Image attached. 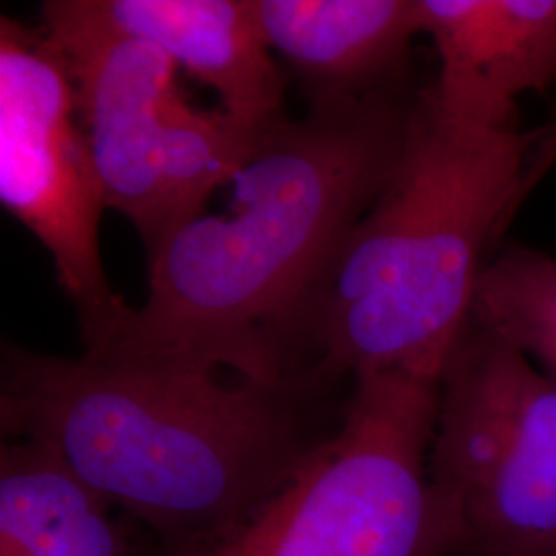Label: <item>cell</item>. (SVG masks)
I'll list each match as a JSON object with an SVG mask.
<instances>
[{
  "label": "cell",
  "mask_w": 556,
  "mask_h": 556,
  "mask_svg": "<svg viewBox=\"0 0 556 556\" xmlns=\"http://www.w3.org/2000/svg\"><path fill=\"white\" fill-rule=\"evenodd\" d=\"M413 100L319 98L280 119L231 181L149 256V295L108 346L266 386L307 376L299 351L321 285L392 178Z\"/></svg>",
  "instance_id": "6da1fadb"
},
{
  "label": "cell",
  "mask_w": 556,
  "mask_h": 556,
  "mask_svg": "<svg viewBox=\"0 0 556 556\" xmlns=\"http://www.w3.org/2000/svg\"><path fill=\"white\" fill-rule=\"evenodd\" d=\"M316 376L266 386L155 358L2 346L0 427L38 443L176 555L227 536L330 433Z\"/></svg>",
  "instance_id": "7a4b0ae2"
},
{
  "label": "cell",
  "mask_w": 556,
  "mask_h": 556,
  "mask_svg": "<svg viewBox=\"0 0 556 556\" xmlns=\"http://www.w3.org/2000/svg\"><path fill=\"white\" fill-rule=\"evenodd\" d=\"M556 155L555 128H498L413 100L394 174L342 245L309 312L312 371L439 381L464 332L484 258Z\"/></svg>",
  "instance_id": "3957f363"
},
{
  "label": "cell",
  "mask_w": 556,
  "mask_h": 556,
  "mask_svg": "<svg viewBox=\"0 0 556 556\" xmlns=\"http://www.w3.org/2000/svg\"><path fill=\"white\" fill-rule=\"evenodd\" d=\"M439 381L353 378L338 427L293 480L227 536L157 556H462L454 505L431 477Z\"/></svg>",
  "instance_id": "277c9868"
},
{
  "label": "cell",
  "mask_w": 556,
  "mask_h": 556,
  "mask_svg": "<svg viewBox=\"0 0 556 556\" xmlns=\"http://www.w3.org/2000/svg\"><path fill=\"white\" fill-rule=\"evenodd\" d=\"M40 27L75 80L105 208L135 225L149 258L233 181L273 126L194 108L172 60L105 29L79 0L43 2Z\"/></svg>",
  "instance_id": "5b68a950"
},
{
  "label": "cell",
  "mask_w": 556,
  "mask_h": 556,
  "mask_svg": "<svg viewBox=\"0 0 556 556\" xmlns=\"http://www.w3.org/2000/svg\"><path fill=\"white\" fill-rule=\"evenodd\" d=\"M431 477L462 556H556V383L477 319L439 379Z\"/></svg>",
  "instance_id": "8992f818"
},
{
  "label": "cell",
  "mask_w": 556,
  "mask_h": 556,
  "mask_svg": "<svg viewBox=\"0 0 556 556\" xmlns=\"http://www.w3.org/2000/svg\"><path fill=\"white\" fill-rule=\"evenodd\" d=\"M75 80L41 27L0 20V200L54 262L77 309L85 353L108 346L135 307L110 287L100 252L105 208Z\"/></svg>",
  "instance_id": "52a82bcc"
},
{
  "label": "cell",
  "mask_w": 556,
  "mask_h": 556,
  "mask_svg": "<svg viewBox=\"0 0 556 556\" xmlns=\"http://www.w3.org/2000/svg\"><path fill=\"white\" fill-rule=\"evenodd\" d=\"M439 54L433 85L464 118L517 128L516 101L556 83V0H415Z\"/></svg>",
  "instance_id": "ba28073f"
},
{
  "label": "cell",
  "mask_w": 556,
  "mask_h": 556,
  "mask_svg": "<svg viewBox=\"0 0 556 556\" xmlns=\"http://www.w3.org/2000/svg\"><path fill=\"white\" fill-rule=\"evenodd\" d=\"M105 29L147 41L208 85L220 110L254 128L282 116L287 77L260 34L250 0H79Z\"/></svg>",
  "instance_id": "9c48e42d"
},
{
  "label": "cell",
  "mask_w": 556,
  "mask_h": 556,
  "mask_svg": "<svg viewBox=\"0 0 556 556\" xmlns=\"http://www.w3.org/2000/svg\"><path fill=\"white\" fill-rule=\"evenodd\" d=\"M250 9L312 101L396 91L420 34L415 0H250Z\"/></svg>",
  "instance_id": "30bf717a"
},
{
  "label": "cell",
  "mask_w": 556,
  "mask_h": 556,
  "mask_svg": "<svg viewBox=\"0 0 556 556\" xmlns=\"http://www.w3.org/2000/svg\"><path fill=\"white\" fill-rule=\"evenodd\" d=\"M29 441L0 447V556H157L155 540Z\"/></svg>",
  "instance_id": "8fae6325"
},
{
  "label": "cell",
  "mask_w": 556,
  "mask_h": 556,
  "mask_svg": "<svg viewBox=\"0 0 556 556\" xmlns=\"http://www.w3.org/2000/svg\"><path fill=\"white\" fill-rule=\"evenodd\" d=\"M470 318L516 344L556 383V258L511 245L478 280Z\"/></svg>",
  "instance_id": "7c38bea8"
}]
</instances>
